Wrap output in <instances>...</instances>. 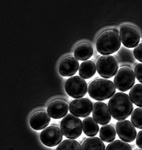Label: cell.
<instances>
[{"label": "cell", "instance_id": "1", "mask_svg": "<svg viewBox=\"0 0 142 150\" xmlns=\"http://www.w3.org/2000/svg\"><path fill=\"white\" fill-rule=\"evenodd\" d=\"M108 107L113 118L120 121L129 117L134 109L130 98L126 93L122 92L115 93L110 98Z\"/></svg>", "mask_w": 142, "mask_h": 150}, {"label": "cell", "instance_id": "2", "mask_svg": "<svg viewBox=\"0 0 142 150\" xmlns=\"http://www.w3.org/2000/svg\"><path fill=\"white\" fill-rule=\"evenodd\" d=\"M114 83L111 80L99 79L90 83L88 88L89 96L97 101H104L111 98L116 93Z\"/></svg>", "mask_w": 142, "mask_h": 150}, {"label": "cell", "instance_id": "3", "mask_svg": "<svg viewBox=\"0 0 142 150\" xmlns=\"http://www.w3.org/2000/svg\"><path fill=\"white\" fill-rule=\"evenodd\" d=\"M121 40L118 34L113 30L104 32L98 39L97 50L101 54L108 55L118 51L120 47Z\"/></svg>", "mask_w": 142, "mask_h": 150}, {"label": "cell", "instance_id": "4", "mask_svg": "<svg viewBox=\"0 0 142 150\" xmlns=\"http://www.w3.org/2000/svg\"><path fill=\"white\" fill-rule=\"evenodd\" d=\"M60 128L63 134L66 138L76 139L82 134L83 123L77 116L73 115L68 114L62 120Z\"/></svg>", "mask_w": 142, "mask_h": 150}, {"label": "cell", "instance_id": "5", "mask_svg": "<svg viewBox=\"0 0 142 150\" xmlns=\"http://www.w3.org/2000/svg\"><path fill=\"white\" fill-rule=\"evenodd\" d=\"M119 66L114 56L102 55L97 62V69L99 74L104 78L110 79L117 73Z\"/></svg>", "mask_w": 142, "mask_h": 150}, {"label": "cell", "instance_id": "6", "mask_svg": "<svg viewBox=\"0 0 142 150\" xmlns=\"http://www.w3.org/2000/svg\"><path fill=\"white\" fill-rule=\"evenodd\" d=\"M114 81L115 86L119 91L125 92L130 89L135 84V74L130 68L122 67L117 72Z\"/></svg>", "mask_w": 142, "mask_h": 150}, {"label": "cell", "instance_id": "7", "mask_svg": "<svg viewBox=\"0 0 142 150\" xmlns=\"http://www.w3.org/2000/svg\"><path fill=\"white\" fill-rule=\"evenodd\" d=\"M64 88L70 97L80 98L85 96L87 93V86L84 79L79 76H74L67 80Z\"/></svg>", "mask_w": 142, "mask_h": 150}, {"label": "cell", "instance_id": "8", "mask_svg": "<svg viewBox=\"0 0 142 150\" xmlns=\"http://www.w3.org/2000/svg\"><path fill=\"white\" fill-rule=\"evenodd\" d=\"M93 108L92 102L85 98L73 100L69 105L70 112L76 116L80 117H85L90 115Z\"/></svg>", "mask_w": 142, "mask_h": 150}, {"label": "cell", "instance_id": "9", "mask_svg": "<svg viewBox=\"0 0 142 150\" xmlns=\"http://www.w3.org/2000/svg\"><path fill=\"white\" fill-rule=\"evenodd\" d=\"M40 138L42 143L46 146L55 147L62 141L63 133L59 128L51 126L46 127L41 132Z\"/></svg>", "mask_w": 142, "mask_h": 150}, {"label": "cell", "instance_id": "10", "mask_svg": "<svg viewBox=\"0 0 142 150\" xmlns=\"http://www.w3.org/2000/svg\"><path fill=\"white\" fill-rule=\"evenodd\" d=\"M116 130L120 138L125 142L130 143L136 139V129L128 120L119 121L116 125Z\"/></svg>", "mask_w": 142, "mask_h": 150}, {"label": "cell", "instance_id": "11", "mask_svg": "<svg viewBox=\"0 0 142 150\" xmlns=\"http://www.w3.org/2000/svg\"><path fill=\"white\" fill-rule=\"evenodd\" d=\"M120 37L122 44L127 48L136 47L141 40L139 32L129 26H123L120 29Z\"/></svg>", "mask_w": 142, "mask_h": 150}, {"label": "cell", "instance_id": "12", "mask_svg": "<svg viewBox=\"0 0 142 150\" xmlns=\"http://www.w3.org/2000/svg\"><path fill=\"white\" fill-rule=\"evenodd\" d=\"M92 116L97 123L101 125L109 124L111 119L108 106L102 102H97L94 103Z\"/></svg>", "mask_w": 142, "mask_h": 150}, {"label": "cell", "instance_id": "13", "mask_svg": "<svg viewBox=\"0 0 142 150\" xmlns=\"http://www.w3.org/2000/svg\"><path fill=\"white\" fill-rule=\"evenodd\" d=\"M79 67V62L76 58L73 57H67L60 63L59 73L62 76H71L76 74Z\"/></svg>", "mask_w": 142, "mask_h": 150}, {"label": "cell", "instance_id": "14", "mask_svg": "<svg viewBox=\"0 0 142 150\" xmlns=\"http://www.w3.org/2000/svg\"><path fill=\"white\" fill-rule=\"evenodd\" d=\"M47 112L50 117L53 119L62 118L68 112V104L62 100H57L51 102L48 106Z\"/></svg>", "mask_w": 142, "mask_h": 150}, {"label": "cell", "instance_id": "15", "mask_svg": "<svg viewBox=\"0 0 142 150\" xmlns=\"http://www.w3.org/2000/svg\"><path fill=\"white\" fill-rule=\"evenodd\" d=\"M51 121L50 116L44 111L34 114L29 120L30 126L36 130H41L47 127Z\"/></svg>", "mask_w": 142, "mask_h": 150}, {"label": "cell", "instance_id": "16", "mask_svg": "<svg viewBox=\"0 0 142 150\" xmlns=\"http://www.w3.org/2000/svg\"><path fill=\"white\" fill-rule=\"evenodd\" d=\"M94 53L93 48L87 43H83L77 46L74 51V56L80 61L88 60Z\"/></svg>", "mask_w": 142, "mask_h": 150}, {"label": "cell", "instance_id": "17", "mask_svg": "<svg viewBox=\"0 0 142 150\" xmlns=\"http://www.w3.org/2000/svg\"><path fill=\"white\" fill-rule=\"evenodd\" d=\"M97 67L94 63L86 61L82 63L79 68V75L84 79H89L95 74Z\"/></svg>", "mask_w": 142, "mask_h": 150}, {"label": "cell", "instance_id": "18", "mask_svg": "<svg viewBox=\"0 0 142 150\" xmlns=\"http://www.w3.org/2000/svg\"><path fill=\"white\" fill-rule=\"evenodd\" d=\"M83 125L84 133L87 137H94L99 131V126L97 123L90 117L84 119Z\"/></svg>", "mask_w": 142, "mask_h": 150}, {"label": "cell", "instance_id": "19", "mask_svg": "<svg viewBox=\"0 0 142 150\" xmlns=\"http://www.w3.org/2000/svg\"><path fill=\"white\" fill-rule=\"evenodd\" d=\"M82 150H105V145L101 139L97 137L88 138L82 146Z\"/></svg>", "mask_w": 142, "mask_h": 150}, {"label": "cell", "instance_id": "20", "mask_svg": "<svg viewBox=\"0 0 142 150\" xmlns=\"http://www.w3.org/2000/svg\"><path fill=\"white\" fill-rule=\"evenodd\" d=\"M115 129L110 125H106L101 128L99 131V137L103 141L107 143L112 142L116 138Z\"/></svg>", "mask_w": 142, "mask_h": 150}, {"label": "cell", "instance_id": "21", "mask_svg": "<svg viewBox=\"0 0 142 150\" xmlns=\"http://www.w3.org/2000/svg\"><path fill=\"white\" fill-rule=\"evenodd\" d=\"M129 95L133 103L137 106L142 107V84H136L134 86Z\"/></svg>", "mask_w": 142, "mask_h": 150}, {"label": "cell", "instance_id": "22", "mask_svg": "<svg viewBox=\"0 0 142 150\" xmlns=\"http://www.w3.org/2000/svg\"><path fill=\"white\" fill-rule=\"evenodd\" d=\"M56 150H81V147L78 142L69 139L61 142Z\"/></svg>", "mask_w": 142, "mask_h": 150}, {"label": "cell", "instance_id": "23", "mask_svg": "<svg viewBox=\"0 0 142 150\" xmlns=\"http://www.w3.org/2000/svg\"><path fill=\"white\" fill-rule=\"evenodd\" d=\"M131 121L135 127L142 129V107L137 108L132 113Z\"/></svg>", "mask_w": 142, "mask_h": 150}, {"label": "cell", "instance_id": "24", "mask_svg": "<svg viewBox=\"0 0 142 150\" xmlns=\"http://www.w3.org/2000/svg\"><path fill=\"white\" fill-rule=\"evenodd\" d=\"M106 150H132L130 145L128 143L120 140L111 142Z\"/></svg>", "mask_w": 142, "mask_h": 150}, {"label": "cell", "instance_id": "25", "mask_svg": "<svg viewBox=\"0 0 142 150\" xmlns=\"http://www.w3.org/2000/svg\"><path fill=\"white\" fill-rule=\"evenodd\" d=\"M133 54L136 60L142 63V42L135 47L134 50Z\"/></svg>", "mask_w": 142, "mask_h": 150}, {"label": "cell", "instance_id": "26", "mask_svg": "<svg viewBox=\"0 0 142 150\" xmlns=\"http://www.w3.org/2000/svg\"><path fill=\"white\" fill-rule=\"evenodd\" d=\"M134 73L137 80L142 83V63L136 65L134 69Z\"/></svg>", "mask_w": 142, "mask_h": 150}, {"label": "cell", "instance_id": "27", "mask_svg": "<svg viewBox=\"0 0 142 150\" xmlns=\"http://www.w3.org/2000/svg\"><path fill=\"white\" fill-rule=\"evenodd\" d=\"M136 143L138 148L142 149V130L140 131L137 134Z\"/></svg>", "mask_w": 142, "mask_h": 150}, {"label": "cell", "instance_id": "28", "mask_svg": "<svg viewBox=\"0 0 142 150\" xmlns=\"http://www.w3.org/2000/svg\"><path fill=\"white\" fill-rule=\"evenodd\" d=\"M113 31H114V32H115V33H117V34H118L119 32V30H118L117 29H113Z\"/></svg>", "mask_w": 142, "mask_h": 150}, {"label": "cell", "instance_id": "29", "mask_svg": "<svg viewBox=\"0 0 142 150\" xmlns=\"http://www.w3.org/2000/svg\"><path fill=\"white\" fill-rule=\"evenodd\" d=\"M142 150V149H139V150Z\"/></svg>", "mask_w": 142, "mask_h": 150}]
</instances>
